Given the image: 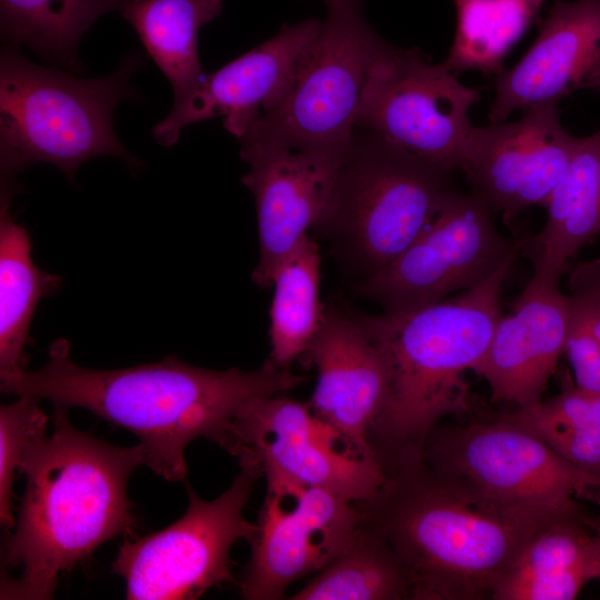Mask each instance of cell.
<instances>
[{
	"instance_id": "obj_1",
	"label": "cell",
	"mask_w": 600,
	"mask_h": 600,
	"mask_svg": "<svg viewBox=\"0 0 600 600\" xmlns=\"http://www.w3.org/2000/svg\"><path fill=\"white\" fill-rule=\"evenodd\" d=\"M48 362L33 371L0 376L2 394L83 408L127 429L144 449V464L169 481L187 477L186 447L203 437L222 447L251 401L290 391L308 379L271 360L253 371L193 367L176 356L119 370L74 363L70 343H51Z\"/></svg>"
},
{
	"instance_id": "obj_2",
	"label": "cell",
	"mask_w": 600,
	"mask_h": 600,
	"mask_svg": "<svg viewBox=\"0 0 600 600\" xmlns=\"http://www.w3.org/2000/svg\"><path fill=\"white\" fill-rule=\"evenodd\" d=\"M359 504L404 567L411 599L421 600L491 599L523 546L579 508L506 499L423 458L399 467Z\"/></svg>"
},
{
	"instance_id": "obj_3",
	"label": "cell",
	"mask_w": 600,
	"mask_h": 600,
	"mask_svg": "<svg viewBox=\"0 0 600 600\" xmlns=\"http://www.w3.org/2000/svg\"><path fill=\"white\" fill-rule=\"evenodd\" d=\"M141 463L140 443L100 441L73 428L67 409L54 408L52 434L30 448L19 470L27 484L2 560L6 568L21 567L22 572L17 579L2 578L0 598L51 599L61 572L106 541L133 536L138 520L127 487Z\"/></svg>"
},
{
	"instance_id": "obj_4",
	"label": "cell",
	"mask_w": 600,
	"mask_h": 600,
	"mask_svg": "<svg viewBox=\"0 0 600 600\" xmlns=\"http://www.w3.org/2000/svg\"><path fill=\"white\" fill-rule=\"evenodd\" d=\"M514 258L451 299L399 312L356 318L388 372V396L370 433L386 468L416 462L447 416L470 410L467 371L483 359L502 316L501 287Z\"/></svg>"
},
{
	"instance_id": "obj_5",
	"label": "cell",
	"mask_w": 600,
	"mask_h": 600,
	"mask_svg": "<svg viewBox=\"0 0 600 600\" xmlns=\"http://www.w3.org/2000/svg\"><path fill=\"white\" fill-rule=\"evenodd\" d=\"M140 57L127 58L111 76L80 79L29 61L16 44L0 59L1 183L49 162L70 179L87 160L116 156L137 167L112 127L114 108L137 96L130 79Z\"/></svg>"
},
{
	"instance_id": "obj_6",
	"label": "cell",
	"mask_w": 600,
	"mask_h": 600,
	"mask_svg": "<svg viewBox=\"0 0 600 600\" xmlns=\"http://www.w3.org/2000/svg\"><path fill=\"white\" fill-rule=\"evenodd\" d=\"M326 20L274 99L238 141L344 154L376 53L383 39L362 0H322Z\"/></svg>"
},
{
	"instance_id": "obj_7",
	"label": "cell",
	"mask_w": 600,
	"mask_h": 600,
	"mask_svg": "<svg viewBox=\"0 0 600 600\" xmlns=\"http://www.w3.org/2000/svg\"><path fill=\"white\" fill-rule=\"evenodd\" d=\"M448 176L383 136L356 127L322 222L341 224L374 272L432 220L451 191Z\"/></svg>"
},
{
	"instance_id": "obj_8",
	"label": "cell",
	"mask_w": 600,
	"mask_h": 600,
	"mask_svg": "<svg viewBox=\"0 0 600 600\" xmlns=\"http://www.w3.org/2000/svg\"><path fill=\"white\" fill-rule=\"evenodd\" d=\"M481 89L462 84L419 48L383 39L361 96L354 126L372 130L448 172L462 170L474 126L469 112Z\"/></svg>"
},
{
	"instance_id": "obj_9",
	"label": "cell",
	"mask_w": 600,
	"mask_h": 600,
	"mask_svg": "<svg viewBox=\"0 0 600 600\" xmlns=\"http://www.w3.org/2000/svg\"><path fill=\"white\" fill-rule=\"evenodd\" d=\"M258 478L240 471L218 498L206 501L188 487L189 506L169 527L148 536H129L111 569L126 582V599L193 600L233 581L230 549L248 542L256 523L243 514Z\"/></svg>"
},
{
	"instance_id": "obj_10",
	"label": "cell",
	"mask_w": 600,
	"mask_h": 600,
	"mask_svg": "<svg viewBox=\"0 0 600 600\" xmlns=\"http://www.w3.org/2000/svg\"><path fill=\"white\" fill-rule=\"evenodd\" d=\"M221 448L258 479L322 488L354 502L371 499L388 479L378 458L354 452L307 402L281 393L249 402Z\"/></svg>"
},
{
	"instance_id": "obj_11",
	"label": "cell",
	"mask_w": 600,
	"mask_h": 600,
	"mask_svg": "<svg viewBox=\"0 0 600 600\" xmlns=\"http://www.w3.org/2000/svg\"><path fill=\"white\" fill-rule=\"evenodd\" d=\"M492 210L477 193L451 190L413 242L386 267L370 273L360 291L386 312L440 302L470 289L516 258L522 241L500 234Z\"/></svg>"
},
{
	"instance_id": "obj_12",
	"label": "cell",
	"mask_w": 600,
	"mask_h": 600,
	"mask_svg": "<svg viewBox=\"0 0 600 600\" xmlns=\"http://www.w3.org/2000/svg\"><path fill=\"white\" fill-rule=\"evenodd\" d=\"M363 519L361 507L333 491L280 479L267 480L251 556L240 594L246 600H276L288 587L317 573L353 539Z\"/></svg>"
},
{
	"instance_id": "obj_13",
	"label": "cell",
	"mask_w": 600,
	"mask_h": 600,
	"mask_svg": "<svg viewBox=\"0 0 600 600\" xmlns=\"http://www.w3.org/2000/svg\"><path fill=\"white\" fill-rule=\"evenodd\" d=\"M422 458L496 496L536 504L567 506L600 490V478L574 467L526 429L494 422L434 428Z\"/></svg>"
},
{
	"instance_id": "obj_14",
	"label": "cell",
	"mask_w": 600,
	"mask_h": 600,
	"mask_svg": "<svg viewBox=\"0 0 600 600\" xmlns=\"http://www.w3.org/2000/svg\"><path fill=\"white\" fill-rule=\"evenodd\" d=\"M581 138L561 123L559 104L537 106L513 122L476 127L462 170L492 212L544 206Z\"/></svg>"
},
{
	"instance_id": "obj_15",
	"label": "cell",
	"mask_w": 600,
	"mask_h": 600,
	"mask_svg": "<svg viewBox=\"0 0 600 600\" xmlns=\"http://www.w3.org/2000/svg\"><path fill=\"white\" fill-rule=\"evenodd\" d=\"M249 171L241 178L256 202L259 262L252 279L270 287L283 257L323 220L344 154L239 141Z\"/></svg>"
},
{
	"instance_id": "obj_16",
	"label": "cell",
	"mask_w": 600,
	"mask_h": 600,
	"mask_svg": "<svg viewBox=\"0 0 600 600\" xmlns=\"http://www.w3.org/2000/svg\"><path fill=\"white\" fill-rule=\"evenodd\" d=\"M586 89L600 92V0H554L529 50L497 77L489 121Z\"/></svg>"
},
{
	"instance_id": "obj_17",
	"label": "cell",
	"mask_w": 600,
	"mask_h": 600,
	"mask_svg": "<svg viewBox=\"0 0 600 600\" xmlns=\"http://www.w3.org/2000/svg\"><path fill=\"white\" fill-rule=\"evenodd\" d=\"M303 356L318 373L307 402L312 413L351 450L378 458L370 433L387 400L388 372L377 346L356 318L331 310Z\"/></svg>"
},
{
	"instance_id": "obj_18",
	"label": "cell",
	"mask_w": 600,
	"mask_h": 600,
	"mask_svg": "<svg viewBox=\"0 0 600 600\" xmlns=\"http://www.w3.org/2000/svg\"><path fill=\"white\" fill-rule=\"evenodd\" d=\"M559 279L539 273L501 316L487 352L473 371L489 384L492 402L527 408L542 400L548 381L564 356L568 298Z\"/></svg>"
},
{
	"instance_id": "obj_19",
	"label": "cell",
	"mask_w": 600,
	"mask_h": 600,
	"mask_svg": "<svg viewBox=\"0 0 600 600\" xmlns=\"http://www.w3.org/2000/svg\"><path fill=\"white\" fill-rule=\"evenodd\" d=\"M321 23L318 19L286 23L271 39L206 74L190 99L153 128L154 139L170 147L177 142L183 127L219 116L223 117L224 129L241 138L279 93Z\"/></svg>"
},
{
	"instance_id": "obj_20",
	"label": "cell",
	"mask_w": 600,
	"mask_h": 600,
	"mask_svg": "<svg viewBox=\"0 0 600 600\" xmlns=\"http://www.w3.org/2000/svg\"><path fill=\"white\" fill-rule=\"evenodd\" d=\"M580 508L539 530L496 586L493 600H572L596 580V541Z\"/></svg>"
},
{
	"instance_id": "obj_21",
	"label": "cell",
	"mask_w": 600,
	"mask_h": 600,
	"mask_svg": "<svg viewBox=\"0 0 600 600\" xmlns=\"http://www.w3.org/2000/svg\"><path fill=\"white\" fill-rule=\"evenodd\" d=\"M543 207L547 220L532 240L533 272L560 280L568 261L600 233V129L581 138Z\"/></svg>"
},
{
	"instance_id": "obj_22",
	"label": "cell",
	"mask_w": 600,
	"mask_h": 600,
	"mask_svg": "<svg viewBox=\"0 0 600 600\" xmlns=\"http://www.w3.org/2000/svg\"><path fill=\"white\" fill-rule=\"evenodd\" d=\"M222 9L223 0H128L120 9L170 81L171 110L181 108L204 80L198 33Z\"/></svg>"
},
{
	"instance_id": "obj_23",
	"label": "cell",
	"mask_w": 600,
	"mask_h": 600,
	"mask_svg": "<svg viewBox=\"0 0 600 600\" xmlns=\"http://www.w3.org/2000/svg\"><path fill=\"white\" fill-rule=\"evenodd\" d=\"M14 187L1 186L0 208V376L26 370L30 322L39 301L57 290L61 278L39 269L31 239L10 212Z\"/></svg>"
},
{
	"instance_id": "obj_24",
	"label": "cell",
	"mask_w": 600,
	"mask_h": 600,
	"mask_svg": "<svg viewBox=\"0 0 600 600\" xmlns=\"http://www.w3.org/2000/svg\"><path fill=\"white\" fill-rule=\"evenodd\" d=\"M320 253L306 236L278 263L271 280L270 360L280 368L303 356L326 312L320 301Z\"/></svg>"
},
{
	"instance_id": "obj_25",
	"label": "cell",
	"mask_w": 600,
	"mask_h": 600,
	"mask_svg": "<svg viewBox=\"0 0 600 600\" xmlns=\"http://www.w3.org/2000/svg\"><path fill=\"white\" fill-rule=\"evenodd\" d=\"M411 598L408 573L388 541L363 522L347 548L292 600H400Z\"/></svg>"
},
{
	"instance_id": "obj_26",
	"label": "cell",
	"mask_w": 600,
	"mask_h": 600,
	"mask_svg": "<svg viewBox=\"0 0 600 600\" xmlns=\"http://www.w3.org/2000/svg\"><path fill=\"white\" fill-rule=\"evenodd\" d=\"M457 27L442 64L452 73L498 77L512 47L538 18L544 0H454Z\"/></svg>"
},
{
	"instance_id": "obj_27",
	"label": "cell",
	"mask_w": 600,
	"mask_h": 600,
	"mask_svg": "<svg viewBox=\"0 0 600 600\" xmlns=\"http://www.w3.org/2000/svg\"><path fill=\"white\" fill-rule=\"evenodd\" d=\"M499 418L526 429L574 467L600 478V391L580 388L566 376L553 398Z\"/></svg>"
},
{
	"instance_id": "obj_28",
	"label": "cell",
	"mask_w": 600,
	"mask_h": 600,
	"mask_svg": "<svg viewBox=\"0 0 600 600\" xmlns=\"http://www.w3.org/2000/svg\"><path fill=\"white\" fill-rule=\"evenodd\" d=\"M128 0H0L1 34L47 59L77 67L82 34L103 13Z\"/></svg>"
},
{
	"instance_id": "obj_29",
	"label": "cell",
	"mask_w": 600,
	"mask_h": 600,
	"mask_svg": "<svg viewBox=\"0 0 600 600\" xmlns=\"http://www.w3.org/2000/svg\"><path fill=\"white\" fill-rule=\"evenodd\" d=\"M564 356L573 382L600 391V260L582 263L570 279Z\"/></svg>"
},
{
	"instance_id": "obj_30",
	"label": "cell",
	"mask_w": 600,
	"mask_h": 600,
	"mask_svg": "<svg viewBox=\"0 0 600 600\" xmlns=\"http://www.w3.org/2000/svg\"><path fill=\"white\" fill-rule=\"evenodd\" d=\"M47 423L39 400L18 397L0 408V520L7 530L16 524L12 513L16 472L30 448L46 436Z\"/></svg>"
},
{
	"instance_id": "obj_31",
	"label": "cell",
	"mask_w": 600,
	"mask_h": 600,
	"mask_svg": "<svg viewBox=\"0 0 600 600\" xmlns=\"http://www.w3.org/2000/svg\"><path fill=\"white\" fill-rule=\"evenodd\" d=\"M587 522L594 533L596 541V580H600V517L586 516Z\"/></svg>"
}]
</instances>
